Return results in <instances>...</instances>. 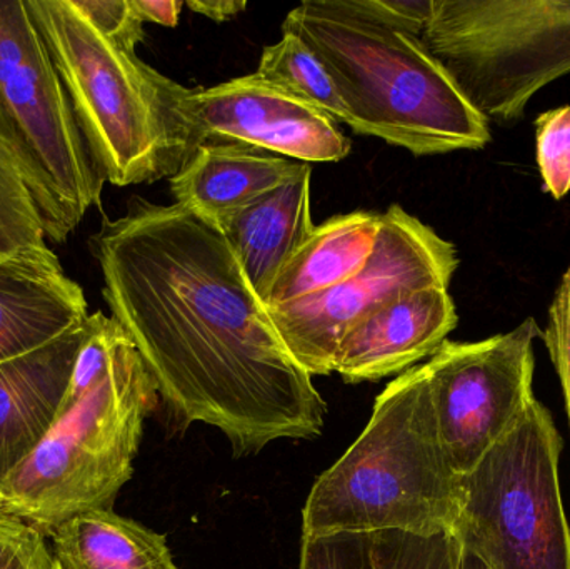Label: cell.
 <instances>
[{"instance_id":"obj_29","label":"cell","mask_w":570,"mask_h":569,"mask_svg":"<svg viewBox=\"0 0 570 569\" xmlns=\"http://www.w3.org/2000/svg\"><path fill=\"white\" fill-rule=\"evenodd\" d=\"M461 569H485L484 565L481 561L475 560L471 555L464 553L462 557V568Z\"/></svg>"},{"instance_id":"obj_30","label":"cell","mask_w":570,"mask_h":569,"mask_svg":"<svg viewBox=\"0 0 570 569\" xmlns=\"http://www.w3.org/2000/svg\"><path fill=\"white\" fill-rule=\"evenodd\" d=\"M56 569H60L59 567H57V563H56Z\"/></svg>"},{"instance_id":"obj_23","label":"cell","mask_w":570,"mask_h":569,"mask_svg":"<svg viewBox=\"0 0 570 569\" xmlns=\"http://www.w3.org/2000/svg\"><path fill=\"white\" fill-rule=\"evenodd\" d=\"M46 538L20 518L0 513V569H56Z\"/></svg>"},{"instance_id":"obj_17","label":"cell","mask_w":570,"mask_h":569,"mask_svg":"<svg viewBox=\"0 0 570 569\" xmlns=\"http://www.w3.org/2000/svg\"><path fill=\"white\" fill-rule=\"evenodd\" d=\"M381 223L382 213L354 210L315 226L271 287L267 310L321 296L355 276L374 253Z\"/></svg>"},{"instance_id":"obj_19","label":"cell","mask_w":570,"mask_h":569,"mask_svg":"<svg viewBox=\"0 0 570 569\" xmlns=\"http://www.w3.org/2000/svg\"><path fill=\"white\" fill-rule=\"evenodd\" d=\"M462 557L452 534L342 531L302 537L298 569H461Z\"/></svg>"},{"instance_id":"obj_8","label":"cell","mask_w":570,"mask_h":569,"mask_svg":"<svg viewBox=\"0 0 570 569\" xmlns=\"http://www.w3.org/2000/svg\"><path fill=\"white\" fill-rule=\"evenodd\" d=\"M421 40L489 122H518L570 72V0H434Z\"/></svg>"},{"instance_id":"obj_24","label":"cell","mask_w":570,"mask_h":569,"mask_svg":"<svg viewBox=\"0 0 570 569\" xmlns=\"http://www.w3.org/2000/svg\"><path fill=\"white\" fill-rule=\"evenodd\" d=\"M362 19L392 27L421 39L434 10V0H338Z\"/></svg>"},{"instance_id":"obj_5","label":"cell","mask_w":570,"mask_h":569,"mask_svg":"<svg viewBox=\"0 0 570 569\" xmlns=\"http://www.w3.org/2000/svg\"><path fill=\"white\" fill-rule=\"evenodd\" d=\"M159 391L127 336L92 390L53 424L42 443L0 484V513L50 537L63 521L112 508L132 478L144 421Z\"/></svg>"},{"instance_id":"obj_6","label":"cell","mask_w":570,"mask_h":569,"mask_svg":"<svg viewBox=\"0 0 570 569\" xmlns=\"http://www.w3.org/2000/svg\"><path fill=\"white\" fill-rule=\"evenodd\" d=\"M0 140L12 153L52 243L63 244L106 180L94 166L26 0H0Z\"/></svg>"},{"instance_id":"obj_12","label":"cell","mask_w":570,"mask_h":569,"mask_svg":"<svg viewBox=\"0 0 570 569\" xmlns=\"http://www.w3.org/2000/svg\"><path fill=\"white\" fill-rule=\"evenodd\" d=\"M449 290L404 294L358 321L338 344L334 373L348 384L405 373L431 357L458 326Z\"/></svg>"},{"instance_id":"obj_16","label":"cell","mask_w":570,"mask_h":569,"mask_svg":"<svg viewBox=\"0 0 570 569\" xmlns=\"http://www.w3.org/2000/svg\"><path fill=\"white\" fill-rule=\"evenodd\" d=\"M311 180V164H304L294 177L219 227L263 303L285 264L314 230Z\"/></svg>"},{"instance_id":"obj_25","label":"cell","mask_w":570,"mask_h":569,"mask_svg":"<svg viewBox=\"0 0 570 569\" xmlns=\"http://www.w3.org/2000/svg\"><path fill=\"white\" fill-rule=\"evenodd\" d=\"M77 9L104 33L129 50L142 42L144 22L130 0H73Z\"/></svg>"},{"instance_id":"obj_15","label":"cell","mask_w":570,"mask_h":569,"mask_svg":"<svg viewBox=\"0 0 570 569\" xmlns=\"http://www.w3.org/2000/svg\"><path fill=\"white\" fill-rule=\"evenodd\" d=\"M302 166L246 144L204 140L170 177V193L184 209L220 227L237 210L294 177Z\"/></svg>"},{"instance_id":"obj_13","label":"cell","mask_w":570,"mask_h":569,"mask_svg":"<svg viewBox=\"0 0 570 569\" xmlns=\"http://www.w3.org/2000/svg\"><path fill=\"white\" fill-rule=\"evenodd\" d=\"M86 323L0 363V484L42 443L59 420Z\"/></svg>"},{"instance_id":"obj_4","label":"cell","mask_w":570,"mask_h":569,"mask_svg":"<svg viewBox=\"0 0 570 569\" xmlns=\"http://www.w3.org/2000/svg\"><path fill=\"white\" fill-rule=\"evenodd\" d=\"M459 478L439 438L424 367H411L379 394L361 436L315 480L302 511V537L452 534Z\"/></svg>"},{"instance_id":"obj_10","label":"cell","mask_w":570,"mask_h":569,"mask_svg":"<svg viewBox=\"0 0 570 569\" xmlns=\"http://www.w3.org/2000/svg\"><path fill=\"white\" fill-rule=\"evenodd\" d=\"M532 317L479 343L445 341L424 367L439 438L452 470L464 477L519 423L535 400Z\"/></svg>"},{"instance_id":"obj_1","label":"cell","mask_w":570,"mask_h":569,"mask_svg":"<svg viewBox=\"0 0 570 569\" xmlns=\"http://www.w3.org/2000/svg\"><path fill=\"white\" fill-rule=\"evenodd\" d=\"M102 296L174 420L217 428L237 458L321 436L327 404L291 356L219 227L132 196L89 239Z\"/></svg>"},{"instance_id":"obj_3","label":"cell","mask_w":570,"mask_h":569,"mask_svg":"<svg viewBox=\"0 0 570 569\" xmlns=\"http://www.w3.org/2000/svg\"><path fill=\"white\" fill-rule=\"evenodd\" d=\"M94 166L126 187L173 177L199 147L187 87L104 36L73 0H26Z\"/></svg>"},{"instance_id":"obj_20","label":"cell","mask_w":570,"mask_h":569,"mask_svg":"<svg viewBox=\"0 0 570 569\" xmlns=\"http://www.w3.org/2000/svg\"><path fill=\"white\" fill-rule=\"evenodd\" d=\"M254 73L344 122L345 107L334 80L314 50L295 33L283 32L279 42L266 47Z\"/></svg>"},{"instance_id":"obj_14","label":"cell","mask_w":570,"mask_h":569,"mask_svg":"<svg viewBox=\"0 0 570 569\" xmlns=\"http://www.w3.org/2000/svg\"><path fill=\"white\" fill-rule=\"evenodd\" d=\"M89 316L82 287L52 249L0 254V363L57 340Z\"/></svg>"},{"instance_id":"obj_28","label":"cell","mask_w":570,"mask_h":569,"mask_svg":"<svg viewBox=\"0 0 570 569\" xmlns=\"http://www.w3.org/2000/svg\"><path fill=\"white\" fill-rule=\"evenodd\" d=\"M186 6L216 22L233 19L247 9V2H239V0H189Z\"/></svg>"},{"instance_id":"obj_21","label":"cell","mask_w":570,"mask_h":569,"mask_svg":"<svg viewBox=\"0 0 570 569\" xmlns=\"http://www.w3.org/2000/svg\"><path fill=\"white\" fill-rule=\"evenodd\" d=\"M49 247L42 220L17 160L0 140V254Z\"/></svg>"},{"instance_id":"obj_22","label":"cell","mask_w":570,"mask_h":569,"mask_svg":"<svg viewBox=\"0 0 570 569\" xmlns=\"http://www.w3.org/2000/svg\"><path fill=\"white\" fill-rule=\"evenodd\" d=\"M538 164L546 193L562 199L570 190V106L541 114L535 122Z\"/></svg>"},{"instance_id":"obj_2","label":"cell","mask_w":570,"mask_h":569,"mask_svg":"<svg viewBox=\"0 0 570 569\" xmlns=\"http://www.w3.org/2000/svg\"><path fill=\"white\" fill-rule=\"evenodd\" d=\"M283 32L324 63L355 133L414 156L484 149L491 140L489 120L419 37L362 19L338 0L298 3Z\"/></svg>"},{"instance_id":"obj_9","label":"cell","mask_w":570,"mask_h":569,"mask_svg":"<svg viewBox=\"0 0 570 569\" xmlns=\"http://www.w3.org/2000/svg\"><path fill=\"white\" fill-rule=\"evenodd\" d=\"M459 266L454 244L399 204L382 213L374 253L341 286L284 310L269 311L291 356L311 376L334 373L342 337L384 304L428 287L449 290Z\"/></svg>"},{"instance_id":"obj_7","label":"cell","mask_w":570,"mask_h":569,"mask_svg":"<svg viewBox=\"0 0 570 569\" xmlns=\"http://www.w3.org/2000/svg\"><path fill=\"white\" fill-rule=\"evenodd\" d=\"M562 440L551 413L532 401L519 423L459 478L452 537L485 569H570L562 504Z\"/></svg>"},{"instance_id":"obj_11","label":"cell","mask_w":570,"mask_h":569,"mask_svg":"<svg viewBox=\"0 0 570 569\" xmlns=\"http://www.w3.org/2000/svg\"><path fill=\"white\" fill-rule=\"evenodd\" d=\"M186 112L199 146L230 140L304 164L338 163L352 149L337 120L256 73L190 89Z\"/></svg>"},{"instance_id":"obj_27","label":"cell","mask_w":570,"mask_h":569,"mask_svg":"<svg viewBox=\"0 0 570 569\" xmlns=\"http://www.w3.org/2000/svg\"><path fill=\"white\" fill-rule=\"evenodd\" d=\"M130 2L142 22L160 23L164 27H176L179 23L183 2L177 0H130Z\"/></svg>"},{"instance_id":"obj_18","label":"cell","mask_w":570,"mask_h":569,"mask_svg":"<svg viewBox=\"0 0 570 569\" xmlns=\"http://www.w3.org/2000/svg\"><path fill=\"white\" fill-rule=\"evenodd\" d=\"M60 569H177L166 537L97 508L63 521L50 534Z\"/></svg>"},{"instance_id":"obj_26","label":"cell","mask_w":570,"mask_h":569,"mask_svg":"<svg viewBox=\"0 0 570 569\" xmlns=\"http://www.w3.org/2000/svg\"><path fill=\"white\" fill-rule=\"evenodd\" d=\"M544 336L549 353L564 387L570 421V269L562 277L549 310V324Z\"/></svg>"}]
</instances>
